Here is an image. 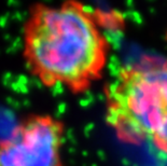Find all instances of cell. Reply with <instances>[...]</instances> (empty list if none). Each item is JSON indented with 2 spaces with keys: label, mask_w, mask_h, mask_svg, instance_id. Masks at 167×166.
Masks as SVG:
<instances>
[{
  "label": "cell",
  "mask_w": 167,
  "mask_h": 166,
  "mask_svg": "<svg viewBox=\"0 0 167 166\" xmlns=\"http://www.w3.org/2000/svg\"><path fill=\"white\" fill-rule=\"evenodd\" d=\"M64 132L52 115H27L0 138V166H64Z\"/></svg>",
  "instance_id": "cell-3"
},
{
  "label": "cell",
  "mask_w": 167,
  "mask_h": 166,
  "mask_svg": "<svg viewBox=\"0 0 167 166\" xmlns=\"http://www.w3.org/2000/svg\"><path fill=\"white\" fill-rule=\"evenodd\" d=\"M108 55L100 16L83 3H37L29 9L23 26V57L44 86L85 92L101 78Z\"/></svg>",
  "instance_id": "cell-1"
},
{
  "label": "cell",
  "mask_w": 167,
  "mask_h": 166,
  "mask_svg": "<svg viewBox=\"0 0 167 166\" xmlns=\"http://www.w3.org/2000/svg\"><path fill=\"white\" fill-rule=\"evenodd\" d=\"M106 122L123 143L167 155V63L120 69L106 86Z\"/></svg>",
  "instance_id": "cell-2"
}]
</instances>
